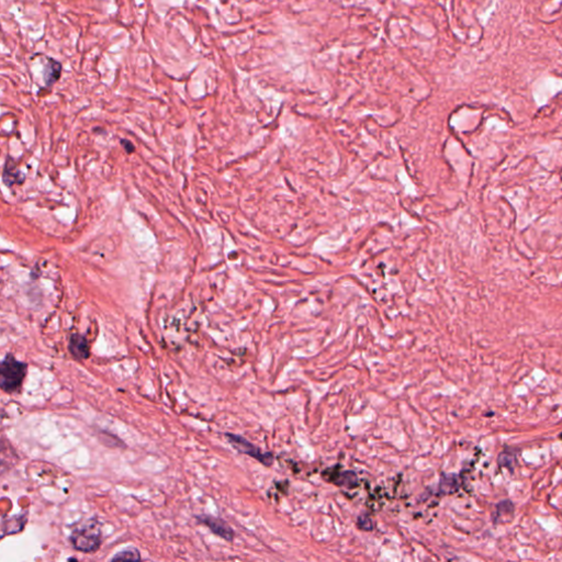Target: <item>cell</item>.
I'll return each instance as SVG.
<instances>
[{
  "label": "cell",
  "instance_id": "obj_7",
  "mask_svg": "<svg viewBox=\"0 0 562 562\" xmlns=\"http://www.w3.org/2000/svg\"><path fill=\"white\" fill-rule=\"evenodd\" d=\"M141 559V553L136 548L127 547L113 555L111 561H140Z\"/></svg>",
  "mask_w": 562,
  "mask_h": 562
},
{
  "label": "cell",
  "instance_id": "obj_2",
  "mask_svg": "<svg viewBox=\"0 0 562 562\" xmlns=\"http://www.w3.org/2000/svg\"><path fill=\"white\" fill-rule=\"evenodd\" d=\"M28 373V363L7 354L0 363V389L8 395L19 392Z\"/></svg>",
  "mask_w": 562,
  "mask_h": 562
},
{
  "label": "cell",
  "instance_id": "obj_3",
  "mask_svg": "<svg viewBox=\"0 0 562 562\" xmlns=\"http://www.w3.org/2000/svg\"><path fill=\"white\" fill-rule=\"evenodd\" d=\"M228 442L235 450L239 451L241 454H244L252 457V458L256 459L260 463H263L264 466H271L274 462V456L271 453H265L262 451L256 446L253 445L250 440H247L245 437L241 435H236V434H225Z\"/></svg>",
  "mask_w": 562,
  "mask_h": 562
},
{
  "label": "cell",
  "instance_id": "obj_8",
  "mask_svg": "<svg viewBox=\"0 0 562 562\" xmlns=\"http://www.w3.org/2000/svg\"><path fill=\"white\" fill-rule=\"evenodd\" d=\"M61 69H62V66H61L60 63H57L54 60H50L49 66H48V68H46V71H49V72H46V74H45L46 84H48L49 86L52 85V84H54L60 77Z\"/></svg>",
  "mask_w": 562,
  "mask_h": 562
},
{
  "label": "cell",
  "instance_id": "obj_9",
  "mask_svg": "<svg viewBox=\"0 0 562 562\" xmlns=\"http://www.w3.org/2000/svg\"><path fill=\"white\" fill-rule=\"evenodd\" d=\"M121 143L123 144V146H124V148H125V150H126V153L131 154L132 152H134V146H133V144H132L130 141L123 140V141H121Z\"/></svg>",
  "mask_w": 562,
  "mask_h": 562
},
{
  "label": "cell",
  "instance_id": "obj_1",
  "mask_svg": "<svg viewBox=\"0 0 562 562\" xmlns=\"http://www.w3.org/2000/svg\"><path fill=\"white\" fill-rule=\"evenodd\" d=\"M69 541L73 548L80 552H96L97 550H99L102 543V532L99 520L96 517H92L74 528L69 536Z\"/></svg>",
  "mask_w": 562,
  "mask_h": 562
},
{
  "label": "cell",
  "instance_id": "obj_6",
  "mask_svg": "<svg viewBox=\"0 0 562 562\" xmlns=\"http://www.w3.org/2000/svg\"><path fill=\"white\" fill-rule=\"evenodd\" d=\"M28 521V511L22 512L16 516L3 519V537L11 534V528H15V534L21 531Z\"/></svg>",
  "mask_w": 562,
  "mask_h": 562
},
{
  "label": "cell",
  "instance_id": "obj_5",
  "mask_svg": "<svg viewBox=\"0 0 562 562\" xmlns=\"http://www.w3.org/2000/svg\"><path fill=\"white\" fill-rule=\"evenodd\" d=\"M68 350L76 360H87L90 357V346L86 336L74 333L68 341Z\"/></svg>",
  "mask_w": 562,
  "mask_h": 562
},
{
  "label": "cell",
  "instance_id": "obj_4",
  "mask_svg": "<svg viewBox=\"0 0 562 562\" xmlns=\"http://www.w3.org/2000/svg\"><path fill=\"white\" fill-rule=\"evenodd\" d=\"M195 518L197 519L198 523L207 526L214 535L219 536L220 538H222V539L227 541H233L235 532L224 519L209 514L196 515Z\"/></svg>",
  "mask_w": 562,
  "mask_h": 562
}]
</instances>
